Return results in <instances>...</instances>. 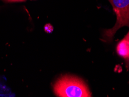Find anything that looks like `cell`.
<instances>
[{
    "label": "cell",
    "mask_w": 129,
    "mask_h": 97,
    "mask_svg": "<svg viewBox=\"0 0 129 97\" xmlns=\"http://www.w3.org/2000/svg\"><path fill=\"white\" fill-rule=\"evenodd\" d=\"M124 39H126L127 40L129 41V31H128V33L127 34L126 36L124 37Z\"/></svg>",
    "instance_id": "5"
},
{
    "label": "cell",
    "mask_w": 129,
    "mask_h": 97,
    "mask_svg": "<svg viewBox=\"0 0 129 97\" xmlns=\"http://www.w3.org/2000/svg\"><path fill=\"white\" fill-rule=\"evenodd\" d=\"M112 5L116 15V22L112 28L104 32L103 40L110 42L112 40L116 32L123 26L129 27V0H108Z\"/></svg>",
    "instance_id": "2"
},
{
    "label": "cell",
    "mask_w": 129,
    "mask_h": 97,
    "mask_svg": "<svg viewBox=\"0 0 129 97\" xmlns=\"http://www.w3.org/2000/svg\"><path fill=\"white\" fill-rule=\"evenodd\" d=\"M4 1H7V0H4Z\"/></svg>",
    "instance_id": "6"
},
{
    "label": "cell",
    "mask_w": 129,
    "mask_h": 97,
    "mask_svg": "<svg viewBox=\"0 0 129 97\" xmlns=\"http://www.w3.org/2000/svg\"><path fill=\"white\" fill-rule=\"evenodd\" d=\"M25 1V0H7V2H9V3H12V2H22Z\"/></svg>",
    "instance_id": "4"
},
{
    "label": "cell",
    "mask_w": 129,
    "mask_h": 97,
    "mask_svg": "<svg viewBox=\"0 0 129 97\" xmlns=\"http://www.w3.org/2000/svg\"><path fill=\"white\" fill-rule=\"evenodd\" d=\"M54 91L60 97H90L91 94L84 81L78 77L64 76L54 85Z\"/></svg>",
    "instance_id": "1"
},
{
    "label": "cell",
    "mask_w": 129,
    "mask_h": 97,
    "mask_svg": "<svg viewBox=\"0 0 129 97\" xmlns=\"http://www.w3.org/2000/svg\"><path fill=\"white\" fill-rule=\"evenodd\" d=\"M116 51L119 55L122 58H129V41L124 38L117 45Z\"/></svg>",
    "instance_id": "3"
}]
</instances>
